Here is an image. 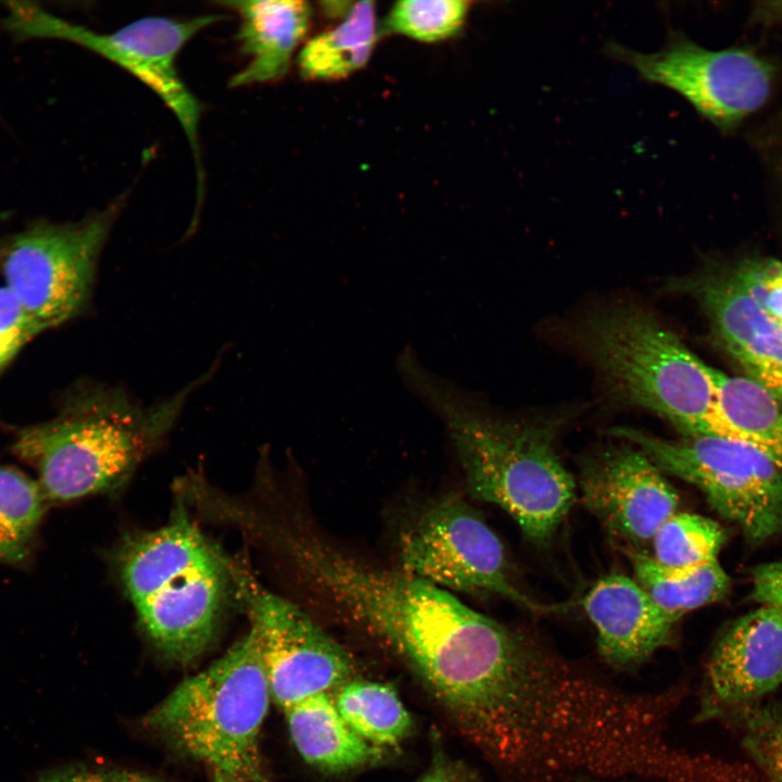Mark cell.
<instances>
[{"label": "cell", "mask_w": 782, "mask_h": 782, "mask_svg": "<svg viewBox=\"0 0 782 782\" xmlns=\"http://www.w3.org/2000/svg\"><path fill=\"white\" fill-rule=\"evenodd\" d=\"M280 539L321 597L404 660L437 702L455 704L481 681L506 626L450 591L369 566L313 534Z\"/></svg>", "instance_id": "6da1fadb"}, {"label": "cell", "mask_w": 782, "mask_h": 782, "mask_svg": "<svg viewBox=\"0 0 782 782\" xmlns=\"http://www.w3.org/2000/svg\"><path fill=\"white\" fill-rule=\"evenodd\" d=\"M399 371L443 421L470 496L497 505L537 544L546 543L571 508L576 484L557 456V420H513L483 412L461 388L433 374L411 349Z\"/></svg>", "instance_id": "7a4b0ae2"}, {"label": "cell", "mask_w": 782, "mask_h": 782, "mask_svg": "<svg viewBox=\"0 0 782 782\" xmlns=\"http://www.w3.org/2000/svg\"><path fill=\"white\" fill-rule=\"evenodd\" d=\"M201 381L149 407L119 389L76 390L54 418L17 430L13 453L36 469L49 503L113 491L162 441Z\"/></svg>", "instance_id": "3957f363"}, {"label": "cell", "mask_w": 782, "mask_h": 782, "mask_svg": "<svg viewBox=\"0 0 782 782\" xmlns=\"http://www.w3.org/2000/svg\"><path fill=\"white\" fill-rule=\"evenodd\" d=\"M117 570L151 643L186 664L212 642L229 591L230 560L211 544L182 507L165 526L124 539Z\"/></svg>", "instance_id": "277c9868"}, {"label": "cell", "mask_w": 782, "mask_h": 782, "mask_svg": "<svg viewBox=\"0 0 782 782\" xmlns=\"http://www.w3.org/2000/svg\"><path fill=\"white\" fill-rule=\"evenodd\" d=\"M575 340L619 400L649 409L684 436L711 434L716 369L652 313L633 305L602 308L577 326Z\"/></svg>", "instance_id": "5b68a950"}, {"label": "cell", "mask_w": 782, "mask_h": 782, "mask_svg": "<svg viewBox=\"0 0 782 782\" xmlns=\"http://www.w3.org/2000/svg\"><path fill=\"white\" fill-rule=\"evenodd\" d=\"M270 699L257 640L250 630L207 668L180 682L143 721L214 772L267 782L260 734Z\"/></svg>", "instance_id": "8992f818"}, {"label": "cell", "mask_w": 782, "mask_h": 782, "mask_svg": "<svg viewBox=\"0 0 782 782\" xmlns=\"http://www.w3.org/2000/svg\"><path fill=\"white\" fill-rule=\"evenodd\" d=\"M222 14L191 18L146 16L113 33H98L59 17L30 2L7 3L4 25L22 38H51L76 43L125 70L150 88L173 112L192 148L200 186L199 124L201 104L184 83L177 58L198 33L223 20Z\"/></svg>", "instance_id": "52a82bcc"}, {"label": "cell", "mask_w": 782, "mask_h": 782, "mask_svg": "<svg viewBox=\"0 0 782 782\" xmlns=\"http://www.w3.org/2000/svg\"><path fill=\"white\" fill-rule=\"evenodd\" d=\"M610 432L635 444L660 470L697 487L749 541L782 533V468L754 444L714 434L667 440L627 427Z\"/></svg>", "instance_id": "ba28073f"}, {"label": "cell", "mask_w": 782, "mask_h": 782, "mask_svg": "<svg viewBox=\"0 0 782 782\" xmlns=\"http://www.w3.org/2000/svg\"><path fill=\"white\" fill-rule=\"evenodd\" d=\"M116 204L78 222H38L1 250L5 287L39 331L73 318L86 306L100 251L116 218Z\"/></svg>", "instance_id": "9c48e42d"}, {"label": "cell", "mask_w": 782, "mask_h": 782, "mask_svg": "<svg viewBox=\"0 0 782 782\" xmlns=\"http://www.w3.org/2000/svg\"><path fill=\"white\" fill-rule=\"evenodd\" d=\"M400 570L446 591L494 594L533 613H548L513 582L499 537L461 495L427 504L399 538Z\"/></svg>", "instance_id": "30bf717a"}, {"label": "cell", "mask_w": 782, "mask_h": 782, "mask_svg": "<svg viewBox=\"0 0 782 782\" xmlns=\"http://www.w3.org/2000/svg\"><path fill=\"white\" fill-rule=\"evenodd\" d=\"M607 52L642 79L679 93L724 133L767 103L777 77L772 61L758 52L746 47L710 50L679 31L670 33L658 52L641 53L617 43H609Z\"/></svg>", "instance_id": "8fae6325"}, {"label": "cell", "mask_w": 782, "mask_h": 782, "mask_svg": "<svg viewBox=\"0 0 782 782\" xmlns=\"http://www.w3.org/2000/svg\"><path fill=\"white\" fill-rule=\"evenodd\" d=\"M234 591L251 621L270 696L286 711L353 679L349 652L304 610L263 586L242 564L230 560Z\"/></svg>", "instance_id": "7c38bea8"}, {"label": "cell", "mask_w": 782, "mask_h": 782, "mask_svg": "<svg viewBox=\"0 0 782 782\" xmlns=\"http://www.w3.org/2000/svg\"><path fill=\"white\" fill-rule=\"evenodd\" d=\"M580 485L589 509L616 537L642 546L677 513L679 495L638 447L605 449L585 463Z\"/></svg>", "instance_id": "4fadbf2b"}, {"label": "cell", "mask_w": 782, "mask_h": 782, "mask_svg": "<svg viewBox=\"0 0 782 782\" xmlns=\"http://www.w3.org/2000/svg\"><path fill=\"white\" fill-rule=\"evenodd\" d=\"M782 683V607L762 605L736 620L708 659L699 719L732 716Z\"/></svg>", "instance_id": "5bb4252c"}, {"label": "cell", "mask_w": 782, "mask_h": 782, "mask_svg": "<svg viewBox=\"0 0 782 782\" xmlns=\"http://www.w3.org/2000/svg\"><path fill=\"white\" fill-rule=\"evenodd\" d=\"M665 287L699 301L716 338L742 367L745 378L765 389L782 406V329L765 316L730 273L711 267L691 277L672 279Z\"/></svg>", "instance_id": "9a60e30c"}, {"label": "cell", "mask_w": 782, "mask_h": 782, "mask_svg": "<svg viewBox=\"0 0 782 782\" xmlns=\"http://www.w3.org/2000/svg\"><path fill=\"white\" fill-rule=\"evenodd\" d=\"M582 606L596 629L601 655L619 669L633 668L667 645L679 620L635 580L619 573L600 579Z\"/></svg>", "instance_id": "2e32d148"}, {"label": "cell", "mask_w": 782, "mask_h": 782, "mask_svg": "<svg viewBox=\"0 0 782 782\" xmlns=\"http://www.w3.org/2000/svg\"><path fill=\"white\" fill-rule=\"evenodd\" d=\"M240 18L237 41L247 58L231 87L277 81L289 71L293 54L311 24L312 8L300 0L229 1Z\"/></svg>", "instance_id": "e0dca14e"}, {"label": "cell", "mask_w": 782, "mask_h": 782, "mask_svg": "<svg viewBox=\"0 0 782 782\" xmlns=\"http://www.w3.org/2000/svg\"><path fill=\"white\" fill-rule=\"evenodd\" d=\"M283 712L295 748L311 766L342 772L383 759L384 749L351 730L329 693L307 697Z\"/></svg>", "instance_id": "ac0fdd59"}, {"label": "cell", "mask_w": 782, "mask_h": 782, "mask_svg": "<svg viewBox=\"0 0 782 782\" xmlns=\"http://www.w3.org/2000/svg\"><path fill=\"white\" fill-rule=\"evenodd\" d=\"M716 413L712 434L759 447L782 468V406L745 377L715 370Z\"/></svg>", "instance_id": "d6986e66"}, {"label": "cell", "mask_w": 782, "mask_h": 782, "mask_svg": "<svg viewBox=\"0 0 782 782\" xmlns=\"http://www.w3.org/2000/svg\"><path fill=\"white\" fill-rule=\"evenodd\" d=\"M341 22L307 40L298 54L300 74L311 80L346 78L366 65L377 40L371 1L352 4Z\"/></svg>", "instance_id": "ffe728a7"}, {"label": "cell", "mask_w": 782, "mask_h": 782, "mask_svg": "<svg viewBox=\"0 0 782 782\" xmlns=\"http://www.w3.org/2000/svg\"><path fill=\"white\" fill-rule=\"evenodd\" d=\"M630 556L635 581L661 609L679 619L723 598L729 591L730 579L718 560L693 569H673L642 552Z\"/></svg>", "instance_id": "44dd1931"}, {"label": "cell", "mask_w": 782, "mask_h": 782, "mask_svg": "<svg viewBox=\"0 0 782 782\" xmlns=\"http://www.w3.org/2000/svg\"><path fill=\"white\" fill-rule=\"evenodd\" d=\"M332 697L345 723L370 744L396 746L412 730L411 714L392 685L351 679Z\"/></svg>", "instance_id": "7402d4cb"}, {"label": "cell", "mask_w": 782, "mask_h": 782, "mask_svg": "<svg viewBox=\"0 0 782 782\" xmlns=\"http://www.w3.org/2000/svg\"><path fill=\"white\" fill-rule=\"evenodd\" d=\"M48 504L37 480L0 464V564L27 559Z\"/></svg>", "instance_id": "603a6c76"}, {"label": "cell", "mask_w": 782, "mask_h": 782, "mask_svg": "<svg viewBox=\"0 0 782 782\" xmlns=\"http://www.w3.org/2000/svg\"><path fill=\"white\" fill-rule=\"evenodd\" d=\"M724 541V530L715 520L697 514L676 513L654 534L652 557L668 568H698L717 560Z\"/></svg>", "instance_id": "cb8c5ba5"}, {"label": "cell", "mask_w": 782, "mask_h": 782, "mask_svg": "<svg viewBox=\"0 0 782 782\" xmlns=\"http://www.w3.org/2000/svg\"><path fill=\"white\" fill-rule=\"evenodd\" d=\"M464 0H404L393 4L384 26L388 31L420 42H438L459 31L469 12Z\"/></svg>", "instance_id": "d4e9b609"}, {"label": "cell", "mask_w": 782, "mask_h": 782, "mask_svg": "<svg viewBox=\"0 0 782 782\" xmlns=\"http://www.w3.org/2000/svg\"><path fill=\"white\" fill-rule=\"evenodd\" d=\"M742 745L768 782H782V706L755 704L734 716Z\"/></svg>", "instance_id": "484cf974"}, {"label": "cell", "mask_w": 782, "mask_h": 782, "mask_svg": "<svg viewBox=\"0 0 782 782\" xmlns=\"http://www.w3.org/2000/svg\"><path fill=\"white\" fill-rule=\"evenodd\" d=\"M729 273L765 316L782 329V261L770 256L748 257Z\"/></svg>", "instance_id": "4316f807"}, {"label": "cell", "mask_w": 782, "mask_h": 782, "mask_svg": "<svg viewBox=\"0 0 782 782\" xmlns=\"http://www.w3.org/2000/svg\"><path fill=\"white\" fill-rule=\"evenodd\" d=\"M39 329L16 297L0 287V374Z\"/></svg>", "instance_id": "83f0119b"}, {"label": "cell", "mask_w": 782, "mask_h": 782, "mask_svg": "<svg viewBox=\"0 0 782 782\" xmlns=\"http://www.w3.org/2000/svg\"><path fill=\"white\" fill-rule=\"evenodd\" d=\"M752 597L761 605L782 607V558L754 568Z\"/></svg>", "instance_id": "f1b7e54d"}, {"label": "cell", "mask_w": 782, "mask_h": 782, "mask_svg": "<svg viewBox=\"0 0 782 782\" xmlns=\"http://www.w3.org/2000/svg\"><path fill=\"white\" fill-rule=\"evenodd\" d=\"M414 782H472L465 769L441 753L436 754L428 770Z\"/></svg>", "instance_id": "f546056e"}, {"label": "cell", "mask_w": 782, "mask_h": 782, "mask_svg": "<svg viewBox=\"0 0 782 782\" xmlns=\"http://www.w3.org/2000/svg\"><path fill=\"white\" fill-rule=\"evenodd\" d=\"M749 23L761 27L782 24V0L756 1L749 10Z\"/></svg>", "instance_id": "4dcf8cb0"}, {"label": "cell", "mask_w": 782, "mask_h": 782, "mask_svg": "<svg viewBox=\"0 0 782 782\" xmlns=\"http://www.w3.org/2000/svg\"><path fill=\"white\" fill-rule=\"evenodd\" d=\"M37 782H110L108 772L88 769H64L43 775Z\"/></svg>", "instance_id": "1f68e13d"}, {"label": "cell", "mask_w": 782, "mask_h": 782, "mask_svg": "<svg viewBox=\"0 0 782 782\" xmlns=\"http://www.w3.org/2000/svg\"><path fill=\"white\" fill-rule=\"evenodd\" d=\"M108 778L110 782H165L152 777L127 771L108 772Z\"/></svg>", "instance_id": "d6a6232c"}, {"label": "cell", "mask_w": 782, "mask_h": 782, "mask_svg": "<svg viewBox=\"0 0 782 782\" xmlns=\"http://www.w3.org/2000/svg\"><path fill=\"white\" fill-rule=\"evenodd\" d=\"M214 782H253L247 779L228 775L220 772H214Z\"/></svg>", "instance_id": "836d02e7"}, {"label": "cell", "mask_w": 782, "mask_h": 782, "mask_svg": "<svg viewBox=\"0 0 782 782\" xmlns=\"http://www.w3.org/2000/svg\"><path fill=\"white\" fill-rule=\"evenodd\" d=\"M578 782H597V781H592V780L590 779V780H588V781H582V780H580V781H578Z\"/></svg>", "instance_id": "e575fe53"}]
</instances>
